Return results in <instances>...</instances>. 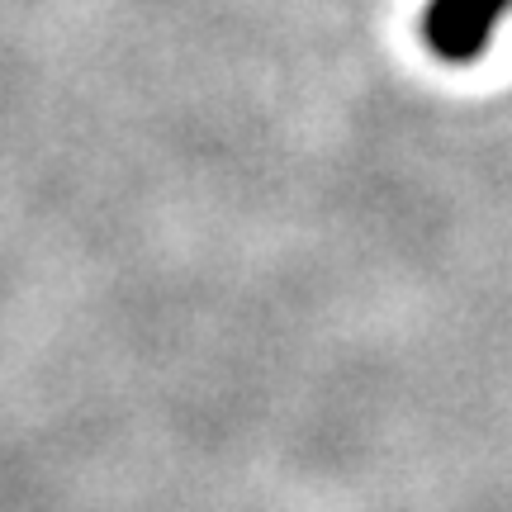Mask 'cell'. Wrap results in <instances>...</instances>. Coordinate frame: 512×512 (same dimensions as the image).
Masks as SVG:
<instances>
[{
  "mask_svg": "<svg viewBox=\"0 0 512 512\" xmlns=\"http://www.w3.org/2000/svg\"><path fill=\"white\" fill-rule=\"evenodd\" d=\"M470 5H479V10H484L489 19H498V15H503V5H508V0H470Z\"/></svg>",
  "mask_w": 512,
  "mask_h": 512,
  "instance_id": "obj_1",
  "label": "cell"
}]
</instances>
